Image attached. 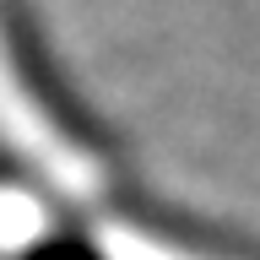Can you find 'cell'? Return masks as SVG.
I'll use <instances>...</instances> for the list:
<instances>
[{
    "label": "cell",
    "instance_id": "6da1fadb",
    "mask_svg": "<svg viewBox=\"0 0 260 260\" xmlns=\"http://www.w3.org/2000/svg\"><path fill=\"white\" fill-rule=\"evenodd\" d=\"M0 54L11 65V81L22 87V98L38 109V119H44L65 146H76L81 157H109L114 152L109 125L92 114V103H81V92L60 71V60L49 54L38 22H32L16 0H0Z\"/></svg>",
    "mask_w": 260,
    "mask_h": 260
},
{
    "label": "cell",
    "instance_id": "7a4b0ae2",
    "mask_svg": "<svg viewBox=\"0 0 260 260\" xmlns=\"http://www.w3.org/2000/svg\"><path fill=\"white\" fill-rule=\"evenodd\" d=\"M16 260H103V255H98V244H87L81 233L60 228V233H44V239H32Z\"/></svg>",
    "mask_w": 260,
    "mask_h": 260
}]
</instances>
